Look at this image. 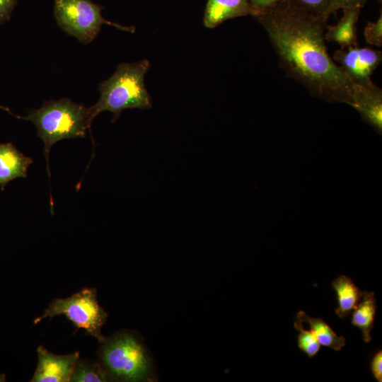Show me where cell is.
Instances as JSON below:
<instances>
[{"label":"cell","mask_w":382,"mask_h":382,"mask_svg":"<svg viewBox=\"0 0 382 382\" xmlns=\"http://www.w3.org/2000/svg\"><path fill=\"white\" fill-rule=\"evenodd\" d=\"M289 77L311 94L328 101L355 105L358 86L328 54L324 38L326 22L286 1L257 14Z\"/></svg>","instance_id":"obj_1"},{"label":"cell","mask_w":382,"mask_h":382,"mask_svg":"<svg viewBox=\"0 0 382 382\" xmlns=\"http://www.w3.org/2000/svg\"><path fill=\"white\" fill-rule=\"evenodd\" d=\"M100 345L97 361L109 381H158L154 357L136 330H119L105 337Z\"/></svg>","instance_id":"obj_2"},{"label":"cell","mask_w":382,"mask_h":382,"mask_svg":"<svg viewBox=\"0 0 382 382\" xmlns=\"http://www.w3.org/2000/svg\"><path fill=\"white\" fill-rule=\"evenodd\" d=\"M150 67L147 59L119 64L115 73L99 84L100 98L89 107L91 120L103 111H109L113 113V123L125 109H151L152 99L144 84V76Z\"/></svg>","instance_id":"obj_3"},{"label":"cell","mask_w":382,"mask_h":382,"mask_svg":"<svg viewBox=\"0 0 382 382\" xmlns=\"http://www.w3.org/2000/svg\"><path fill=\"white\" fill-rule=\"evenodd\" d=\"M21 118L33 122L37 136L44 143V154L47 159L52 146L64 139L84 138L93 120L89 108L69 98L44 102L38 109L28 111Z\"/></svg>","instance_id":"obj_4"},{"label":"cell","mask_w":382,"mask_h":382,"mask_svg":"<svg viewBox=\"0 0 382 382\" xmlns=\"http://www.w3.org/2000/svg\"><path fill=\"white\" fill-rule=\"evenodd\" d=\"M61 315H64L76 328L84 329L87 335L95 337L99 343L105 339L101 329L108 314L98 303L96 288H84L66 299H54L33 323Z\"/></svg>","instance_id":"obj_5"},{"label":"cell","mask_w":382,"mask_h":382,"mask_svg":"<svg viewBox=\"0 0 382 382\" xmlns=\"http://www.w3.org/2000/svg\"><path fill=\"white\" fill-rule=\"evenodd\" d=\"M103 6L91 0H55L54 16L58 25L82 44L91 42L108 24L122 31L134 33L135 28L105 20L101 15Z\"/></svg>","instance_id":"obj_6"},{"label":"cell","mask_w":382,"mask_h":382,"mask_svg":"<svg viewBox=\"0 0 382 382\" xmlns=\"http://www.w3.org/2000/svg\"><path fill=\"white\" fill-rule=\"evenodd\" d=\"M333 60L339 64L354 83L364 87H371L375 85L371 76L381 62L382 52L357 45L336 50Z\"/></svg>","instance_id":"obj_7"},{"label":"cell","mask_w":382,"mask_h":382,"mask_svg":"<svg viewBox=\"0 0 382 382\" xmlns=\"http://www.w3.org/2000/svg\"><path fill=\"white\" fill-rule=\"evenodd\" d=\"M37 365L31 382H69L79 358L75 352L66 355H57L50 352L44 347L37 348Z\"/></svg>","instance_id":"obj_8"},{"label":"cell","mask_w":382,"mask_h":382,"mask_svg":"<svg viewBox=\"0 0 382 382\" xmlns=\"http://www.w3.org/2000/svg\"><path fill=\"white\" fill-rule=\"evenodd\" d=\"M254 14L248 0H208L204 24L208 28H214L228 19Z\"/></svg>","instance_id":"obj_9"},{"label":"cell","mask_w":382,"mask_h":382,"mask_svg":"<svg viewBox=\"0 0 382 382\" xmlns=\"http://www.w3.org/2000/svg\"><path fill=\"white\" fill-rule=\"evenodd\" d=\"M33 159L23 155L12 143L0 144V186L4 190L11 180L26 178Z\"/></svg>","instance_id":"obj_10"},{"label":"cell","mask_w":382,"mask_h":382,"mask_svg":"<svg viewBox=\"0 0 382 382\" xmlns=\"http://www.w3.org/2000/svg\"><path fill=\"white\" fill-rule=\"evenodd\" d=\"M361 9L359 6L343 8V16L336 25H325V40L337 43L342 50L357 46L356 25Z\"/></svg>","instance_id":"obj_11"},{"label":"cell","mask_w":382,"mask_h":382,"mask_svg":"<svg viewBox=\"0 0 382 382\" xmlns=\"http://www.w3.org/2000/svg\"><path fill=\"white\" fill-rule=\"evenodd\" d=\"M354 108L362 117L378 130L382 127V90L374 85L371 87L359 86L355 92Z\"/></svg>","instance_id":"obj_12"},{"label":"cell","mask_w":382,"mask_h":382,"mask_svg":"<svg viewBox=\"0 0 382 382\" xmlns=\"http://www.w3.org/2000/svg\"><path fill=\"white\" fill-rule=\"evenodd\" d=\"M337 297L338 308L335 313L341 318L348 317L360 301L363 291L355 285L352 279L341 275L332 282Z\"/></svg>","instance_id":"obj_13"},{"label":"cell","mask_w":382,"mask_h":382,"mask_svg":"<svg viewBox=\"0 0 382 382\" xmlns=\"http://www.w3.org/2000/svg\"><path fill=\"white\" fill-rule=\"evenodd\" d=\"M376 307L374 292L363 291L360 301L352 312V323L361 330L365 342L371 340V331L374 324Z\"/></svg>","instance_id":"obj_14"},{"label":"cell","mask_w":382,"mask_h":382,"mask_svg":"<svg viewBox=\"0 0 382 382\" xmlns=\"http://www.w3.org/2000/svg\"><path fill=\"white\" fill-rule=\"evenodd\" d=\"M297 320L302 323H306L310 326V330L315 335L320 345L340 351L345 345V338L338 336L323 319L312 318L304 311L297 313Z\"/></svg>","instance_id":"obj_15"},{"label":"cell","mask_w":382,"mask_h":382,"mask_svg":"<svg viewBox=\"0 0 382 382\" xmlns=\"http://www.w3.org/2000/svg\"><path fill=\"white\" fill-rule=\"evenodd\" d=\"M71 382H107L108 378L98 361L80 359L76 361Z\"/></svg>","instance_id":"obj_16"},{"label":"cell","mask_w":382,"mask_h":382,"mask_svg":"<svg viewBox=\"0 0 382 382\" xmlns=\"http://www.w3.org/2000/svg\"><path fill=\"white\" fill-rule=\"evenodd\" d=\"M294 328L299 331L298 335V347L309 357L316 355L320 349V345L316 337L311 330H305L302 323L297 320L294 321Z\"/></svg>","instance_id":"obj_17"},{"label":"cell","mask_w":382,"mask_h":382,"mask_svg":"<svg viewBox=\"0 0 382 382\" xmlns=\"http://www.w3.org/2000/svg\"><path fill=\"white\" fill-rule=\"evenodd\" d=\"M296 8L327 21L325 14L331 0H287Z\"/></svg>","instance_id":"obj_18"},{"label":"cell","mask_w":382,"mask_h":382,"mask_svg":"<svg viewBox=\"0 0 382 382\" xmlns=\"http://www.w3.org/2000/svg\"><path fill=\"white\" fill-rule=\"evenodd\" d=\"M364 35L366 41L376 47L382 45V13L376 21L369 22L366 25L364 31Z\"/></svg>","instance_id":"obj_19"},{"label":"cell","mask_w":382,"mask_h":382,"mask_svg":"<svg viewBox=\"0 0 382 382\" xmlns=\"http://www.w3.org/2000/svg\"><path fill=\"white\" fill-rule=\"evenodd\" d=\"M368 1L369 0H331L330 5L325 14V18L328 20L332 13L340 8L343 9L345 8L356 6H359L362 8Z\"/></svg>","instance_id":"obj_20"},{"label":"cell","mask_w":382,"mask_h":382,"mask_svg":"<svg viewBox=\"0 0 382 382\" xmlns=\"http://www.w3.org/2000/svg\"><path fill=\"white\" fill-rule=\"evenodd\" d=\"M255 12L254 17L259 13L270 10L287 0H248Z\"/></svg>","instance_id":"obj_21"},{"label":"cell","mask_w":382,"mask_h":382,"mask_svg":"<svg viewBox=\"0 0 382 382\" xmlns=\"http://www.w3.org/2000/svg\"><path fill=\"white\" fill-rule=\"evenodd\" d=\"M382 352L378 350L372 357L371 361V370L373 376L378 381H382Z\"/></svg>","instance_id":"obj_22"},{"label":"cell","mask_w":382,"mask_h":382,"mask_svg":"<svg viewBox=\"0 0 382 382\" xmlns=\"http://www.w3.org/2000/svg\"><path fill=\"white\" fill-rule=\"evenodd\" d=\"M16 4V0H0V23L10 19L11 11Z\"/></svg>","instance_id":"obj_23"}]
</instances>
